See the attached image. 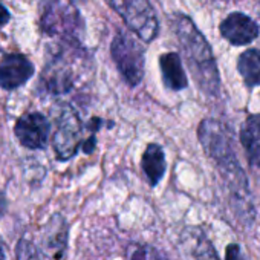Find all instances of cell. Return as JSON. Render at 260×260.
Instances as JSON below:
<instances>
[{"label": "cell", "instance_id": "obj_23", "mask_svg": "<svg viewBox=\"0 0 260 260\" xmlns=\"http://www.w3.org/2000/svg\"><path fill=\"white\" fill-rule=\"evenodd\" d=\"M258 16H260V5H258Z\"/></svg>", "mask_w": 260, "mask_h": 260}, {"label": "cell", "instance_id": "obj_2", "mask_svg": "<svg viewBox=\"0 0 260 260\" xmlns=\"http://www.w3.org/2000/svg\"><path fill=\"white\" fill-rule=\"evenodd\" d=\"M172 29L184 52L185 61L199 89L208 96H217L220 77L211 46L193 20L184 14L172 17Z\"/></svg>", "mask_w": 260, "mask_h": 260}, {"label": "cell", "instance_id": "obj_21", "mask_svg": "<svg viewBox=\"0 0 260 260\" xmlns=\"http://www.w3.org/2000/svg\"><path fill=\"white\" fill-rule=\"evenodd\" d=\"M5 211H7V199L2 193H0V216H4Z\"/></svg>", "mask_w": 260, "mask_h": 260}, {"label": "cell", "instance_id": "obj_7", "mask_svg": "<svg viewBox=\"0 0 260 260\" xmlns=\"http://www.w3.org/2000/svg\"><path fill=\"white\" fill-rule=\"evenodd\" d=\"M14 132L23 147L31 150H42L48 146L51 124L45 115L39 112H29L17 119Z\"/></svg>", "mask_w": 260, "mask_h": 260}, {"label": "cell", "instance_id": "obj_8", "mask_svg": "<svg viewBox=\"0 0 260 260\" xmlns=\"http://www.w3.org/2000/svg\"><path fill=\"white\" fill-rule=\"evenodd\" d=\"M219 31L222 37L233 46L249 45L260 34L258 25L243 13H231L225 20H222Z\"/></svg>", "mask_w": 260, "mask_h": 260}, {"label": "cell", "instance_id": "obj_11", "mask_svg": "<svg viewBox=\"0 0 260 260\" xmlns=\"http://www.w3.org/2000/svg\"><path fill=\"white\" fill-rule=\"evenodd\" d=\"M240 144L251 167L260 170V113L249 115L240 128Z\"/></svg>", "mask_w": 260, "mask_h": 260}, {"label": "cell", "instance_id": "obj_13", "mask_svg": "<svg viewBox=\"0 0 260 260\" xmlns=\"http://www.w3.org/2000/svg\"><path fill=\"white\" fill-rule=\"evenodd\" d=\"M141 167L144 170V175L152 187L158 185V182L162 179L167 164H166V155L161 146L158 144H149L144 150Z\"/></svg>", "mask_w": 260, "mask_h": 260}, {"label": "cell", "instance_id": "obj_1", "mask_svg": "<svg viewBox=\"0 0 260 260\" xmlns=\"http://www.w3.org/2000/svg\"><path fill=\"white\" fill-rule=\"evenodd\" d=\"M198 138L205 153L217 164L225 181L228 182L237 217L243 223L249 225L254 222L255 211L248 187V179L236 158L230 130L220 121L207 118L199 124Z\"/></svg>", "mask_w": 260, "mask_h": 260}, {"label": "cell", "instance_id": "obj_4", "mask_svg": "<svg viewBox=\"0 0 260 260\" xmlns=\"http://www.w3.org/2000/svg\"><path fill=\"white\" fill-rule=\"evenodd\" d=\"M127 28L143 42H152L159 31L156 13L149 0H106Z\"/></svg>", "mask_w": 260, "mask_h": 260}, {"label": "cell", "instance_id": "obj_15", "mask_svg": "<svg viewBox=\"0 0 260 260\" xmlns=\"http://www.w3.org/2000/svg\"><path fill=\"white\" fill-rule=\"evenodd\" d=\"M237 71L248 87L260 86V51L246 49L237 58Z\"/></svg>", "mask_w": 260, "mask_h": 260}, {"label": "cell", "instance_id": "obj_19", "mask_svg": "<svg viewBox=\"0 0 260 260\" xmlns=\"http://www.w3.org/2000/svg\"><path fill=\"white\" fill-rule=\"evenodd\" d=\"M226 260H248L246 255L243 254L242 248L237 243H230L226 246V254H225Z\"/></svg>", "mask_w": 260, "mask_h": 260}, {"label": "cell", "instance_id": "obj_6", "mask_svg": "<svg viewBox=\"0 0 260 260\" xmlns=\"http://www.w3.org/2000/svg\"><path fill=\"white\" fill-rule=\"evenodd\" d=\"M81 143V122L77 113L64 107L58 115V122L52 137V147L60 161L71 159Z\"/></svg>", "mask_w": 260, "mask_h": 260}, {"label": "cell", "instance_id": "obj_14", "mask_svg": "<svg viewBox=\"0 0 260 260\" xmlns=\"http://www.w3.org/2000/svg\"><path fill=\"white\" fill-rule=\"evenodd\" d=\"M43 78L46 81L48 90L54 93H64L71 90L74 86V75L61 58L48 63Z\"/></svg>", "mask_w": 260, "mask_h": 260}, {"label": "cell", "instance_id": "obj_18", "mask_svg": "<svg viewBox=\"0 0 260 260\" xmlns=\"http://www.w3.org/2000/svg\"><path fill=\"white\" fill-rule=\"evenodd\" d=\"M17 258L19 260H39V252L36 245L29 239H20L17 245Z\"/></svg>", "mask_w": 260, "mask_h": 260}, {"label": "cell", "instance_id": "obj_22", "mask_svg": "<svg viewBox=\"0 0 260 260\" xmlns=\"http://www.w3.org/2000/svg\"><path fill=\"white\" fill-rule=\"evenodd\" d=\"M0 260H7V255H5V251H4L2 243H0Z\"/></svg>", "mask_w": 260, "mask_h": 260}, {"label": "cell", "instance_id": "obj_3", "mask_svg": "<svg viewBox=\"0 0 260 260\" xmlns=\"http://www.w3.org/2000/svg\"><path fill=\"white\" fill-rule=\"evenodd\" d=\"M40 26L48 36L78 40L83 36V19L69 0H42Z\"/></svg>", "mask_w": 260, "mask_h": 260}, {"label": "cell", "instance_id": "obj_5", "mask_svg": "<svg viewBox=\"0 0 260 260\" xmlns=\"http://www.w3.org/2000/svg\"><path fill=\"white\" fill-rule=\"evenodd\" d=\"M112 58L128 86H138L144 77V48L127 32H118L110 45Z\"/></svg>", "mask_w": 260, "mask_h": 260}, {"label": "cell", "instance_id": "obj_9", "mask_svg": "<svg viewBox=\"0 0 260 260\" xmlns=\"http://www.w3.org/2000/svg\"><path fill=\"white\" fill-rule=\"evenodd\" d=\"M34 75V64L22 54H10L0 61V87L13 90Z\"/></svg>", "mask_w": 260, "mask_h": 260}, {"label": "cell", "instance_id": "obj_20", "mask_svg": "<svg viewBox=\"0 0 260 260\" xmlns=\"http://www.w3.org/2000/svg\"><path fill=\"white\" fill-rule=\"evenodd\" d=\"M10 19H11L10 11L7 10V7H5L4 4H0V26L7 25V23L10 22Z\"/></svg>", "mask_w": 260, "mask_h": 260}, {"label": "cell", "instance_id": "obj_10", "mask_svg": "<svg viewBox=\"0 0 260 260\" xmlns=\"http://www.w3.org/2000/svg\"><path fill=\"white\" fill-rule=\"evenodd\" d=\"M68 246V223L55 214L46 225L42 236V251L52 260H61Z\"/></svg>", "mask_w": 260, "mask_h": 260}, {"label": "cell", "instance_id": "obj_16", "mask_svg": "<svg viewBox=\"0 0 260 260\" xmlns=\"http://www.w3.org/2000/svg\"><path fill=\"white\" fill-rule=\"evenodd\" d=\"M130 260H169L159 249L150 245L137 246V249L130 255Z\"/></svg>", "mask_w": 260, "mask_h": 260}, {"label": "cell", "instance_id": "obj_17", "mask_svg": "<svg viewBox=\"0 0 260 260\" xmlns=\"http://www.w3.org/2000/svg\"><path fill=\"white\" fill-rule=\"evenodd\" d=\"M194 257L196 260H219L213 245L210 243V240L207 237H202L194 249Z\"/></svg>", "mask_w": 260, "mask_h": 260}, {"label": "cell", "instance_id": "obj_12", "mask_svg": "<svg viewBox=\"0 0 260 260\" xmlns=\"http://www.w3.org/2000/svg\"><path fill=\"white\" fill-rule=\"evenodd\" d=\"M159 68L162 74L164 86L170 90H182L188 86V78L185 75L179 54L167 52L159 57Z\"/></svg>", "mask_w": 260, "mask_h": 260}]
</instances>
